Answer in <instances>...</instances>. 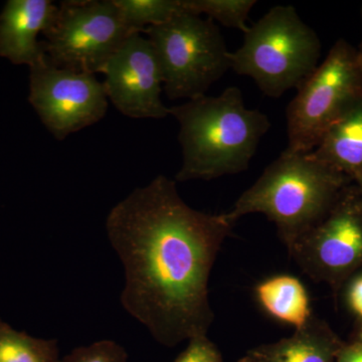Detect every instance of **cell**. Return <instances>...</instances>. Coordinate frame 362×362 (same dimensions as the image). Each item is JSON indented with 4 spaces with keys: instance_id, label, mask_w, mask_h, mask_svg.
Here are the masks:
<instances>
[{
    "instance_id": "1",
    "label": "cell",
    "mask_w": 362,
    "mask_h": 362,
    "mask_svg": "<svg viewBox=\"0 0 362 362\" xmlns=\"http://www.w3.org/2000/svg\"><path fill=\"white\" fill-rule=\"evenodd\" d=\"M233 228L226 214L188 206L162 175L111 209L107 235L125 270L121 304L159 344L207 335L209 276Z\"/></svg>"
},
{
    "instance_id": "2",
    "label": "cell",
    "mask_w": 362,
    "mask_h": 362,
    "mask_svg": "<svg viewBox=\"0 0 362 362\" xmlns=\"http://www.w3.org/2000/svg\"><path fill=\"white\" fill-rule=\"evenodd\" d=\"M169 114L180 124L178 182L244 173L271 128L268 116L247 108L242 90L233 86L220 96L204 95L170 107Z\"/></svg>"
},
{
    "instance_id": "3",
    "label": "cell",
    "mask_w": 362,
    "mask_h": 362,
    "mask_svg": "<svg viewBox=\"0 0 362 362\" xmlns=\"http://www.w3.org/2000/svg\"><path fill=\"white\" fill-rule=\"evenodd\" d=\"M352 182L349 176L310 153L285 149L226 216L235 225L247 214H264L277 226L290 251L329 214Z\"/></svg>"
},
{
    "instance_id": "4",
    "label": "cell",
    "mask_w": 362,
    "mask_h": 362,
    "mask_svg": "<svg viewBox=\"0 0 362 362\" xmlns=\"http://www.w3.org/2000/svg\"><path fill=\"white\" fill-rule=\"evenodd\" d=\"M321 49L318 35L294 6H274L249 26L242 45L230 52V70L251 78L266 96L280 98L310 77Z\"/></svg>"
},
{
    "instance_id": "5",
    "label": "cell",
    "mask_w": 362,
    "mask_h": 362,
    "mask_svg": "<svg viewBox=\"0 0 362 362\" xmlns=\"http://www.w3.org/2000/svg\"><path fill=\"white\" fill-rule=\"evenodd\" d=\"M142 33L153 45L170 100L204 96L230 70V52L211 18L185 11Z\"/></svg>"
},
{
    "instance_id": "6",
    "label": "cell",
    "mask_w": 362,
    "mask_h": 362,
    "mask_svg": "<svg viewBox=\"0 0 362 362\" xmlns=\"http://www.w3.org/2000/svg\"><path fill=\"white\" fill-rule=\"evenodd\" d=\"M361 98L362 61L357 47L338 40L288 105L286 150L310 153Z\"/></svg>"
},
{
    "instance_id": "7",
    "label": "cell",
    "mask_w": 362,
    "mask_h": 362,
    "mask_svg": "<svg viewBox=\"0 0 362 362\" xmlns=\"http://www.w3.org/2000/svg\"><path fill=\"white\" fill-rule=\"evenodd\" d=\"M135 33L114 0H69L58 6L40 45L57 68L96 75Z\"/></svg>"
},
{
    "instance_id": "8",
    "label": "cell",
    "mask_w": 362,
    "mask_h": 362,
    "mask_svg": "<svg viewBox=\"0 0 362 362\" xmlns=\"http://www.w3.org/2000/svg\"><path fill=\"white\" fill-rule=\"evenodd\" d=\"M289 254L303 273L334 292L362 270V201L354 182Z\"/></svg>"
},
{
    "instance_id": "9",
    "label": "cell",
    "mask_w": 362,
    "mask_h": 362,
    "mask_svg": "<svg viewBox=\"0 0 362 362\" xmlns=\"http://www.w3.org/2000/svg\"><path fill=\"white\" fill-rule=\"evenodd\" d=\"M28 101L58 141L99 122L108 109L104 84L96 76L57 68L45 56L30 66Z\"/></svg>"
},
{
    "instance_id": "10",
    "label": "cell",
    "mask_w": 362,
    "mask_h": 362,
    "mask_svg": "<svg viewBox=\"0 0 362 362\" xmlns=\"http://www.w3.org/2000/svg\"><path fill=\"white\" fill-rule=\"evenodd\" d=\"M107 97L123 115L162 119L169 108L161 99L163 81L153 45L142 33L131 35L105 66Z\"/></svg>"
},
{
    "instance_id": "11",
    "label": "cell",
    "mask_w": 362,
    "mask_h": 362,
    "mask_svg": "<svg viewBox=\"0 0 362 362\" xmlns=\"http://www.w3.org/2000/svg\"><path fill=\"white\" fill-rule=\"evenodd\" d=\"M57 11L49 0H8L0 13V57L14 65H35L45 56L37 37Z\"/></svg>"
},
{
    "instance_id": "12",
    "label": "cell",
    "mask_w": 362,
    "mask_h": 362,
    "mask_svg": "<svg viewBox=\"0 0 362 362\" xmlns=\"http://www.w3.org/2000/svg\"><path fill=\"white\" fill-rule=\"evenodd\" d=\"M343 344L325 321L313 316L291 337L259 345L247 356L256 362H335Z\"/></svg>"
},
{
    "instance_id": "13",
    "label": "cell",
    "mask_w": 362,
    "mask_h": 362,
    "mask_svg": "<svg viewBox=\"0 0 362 362\" xmlns=\"http://www.w3.org/2000/svg\"><path fill=\"white\" fill-rule=\"evenodd\" d=\"M310 154L352 180L362 175V98L326 131Z\"/></svg>"
},
{
    "instance_id": "14",
    "label": "cell",
    "mask_w": 362,
    "mask_h": 362,
    "mask_svg": "<svg viewBox=\"0 0 362 362\" xmlns=\"http://www.w3.org/2000/svg\"><path fill=\"white\" fill-rule=\"evenodd\" d=\"M255 294L262 308L272 318L302 329L312 315L310 299L301 281L291 275H279L266 279L255 288Z\"/></svg>"
},
{
    "instance_id": "15",
    "label": "cell",
    "mask_w": 362,
    "mask_h": 362,
    "mask_svg": "<svg viewBox=\"0 0 362 362\" xmlns=\"http://www.w3.org/2000/svg\"><path fill=\"white\" fill-rule=\"evenodd\" d=\"M59 361L57 340L30 337L0 319V362Z\"/></svg>"
},
{
    "instance_id": "16",
    "label": "cell",
    "mask_w": 362,
    "mask_h": 362,
    "mask_svg": "<svg viewBox=\"0 0 362 362\" xmlns=\"http://www.w3.org/2000/svg\"><path fill=\"white\" fill-rule=\"evenodd\" d=\"M124 21L134 32L163 25L185 13L181 0H114Z\"/></svg>"
},
{
    "instance_id": "17",
    "label": "cell",
    "mask_w": 362,
    "mask_h": 362,
    "mask_svg": "<svg viewBox=\"0 0 362 362\" xmlns=\"http://www.w3.org/2000/svg\"><path fill=\"white\" fill-rule=\"evenodd\" d=\"M188 13L202 16L218 21L226 28L246 33L249 26L247 21L256 0H181Z\"/></svg>"
},
{
    "instance_id": "18",
    "label": "cell",
    "mask_w": 362,
    "mask_h": 362,
    "mask_svg": "<svg viewBox=\"0 0 362 362\" xmlns=\"http://www.w3.org/2000/svg\"><path fill=\"white\" fill-rule=\"evenodd\" d=\"M59 362H128V354L113 340H101L71 350Z\"/></svg>"
},
{
    "instance_id": "19",
    "label": "cell",
    "mask_w": 362,
    "mask_h": 362,
    "mask_svg": "<svg viewBox=\"0 0 362 362\" xmlns=\"http://www.w3.org/2000/svg\"><path fill=\"white\" fill-rule=\"evenodd\" d=\"M175 362H223L220 349L207 335L188 340L187 349L175 359Z\"/></svg>"
},
{
    "instance_id": "20",
    "label": "cell",
    "mask_w": 362,
    "mask_h": 362,
    "mask_svg": "<svg viewBox=\"0 0 362 362\" xmlns=\"http://www.w3.org/2000/svg\"><path fill=\"white\" fill-rule=\"evenodd\" d=\"M346 284V303L350 311L362 322V273L354 275Z\"/></svg>"
},
{
    "instance_id": "21",
    "label": "cell",
    "mask_w": 362,
    "mask_h": 362,
    "mask_svg": "<svg viewBox=\"0 0 362 362\" xmlns=\"http://www.w3.org/2000/svg\"><path fill=\"white\" fill-rule=\"evenodd\" d=\"M335 362H362V343L356 341L343 344Z\"/></svg>"
},
{
    "instance_id": "22",
    "label": "cell",
    "mask_w": 362,
    "mask_h": 362,
    "mask_svg": "<svg viewBox=\"0 0 362 362\" xmlns=\"http://www.w3.org/2000/svg\"><path fill=\"white\" fill-rule=\"evenodd\" d=\"M354 185L357 188V192H358L359 197H361L362 201V175L357 176L356 180H354Z\"/></svg>"
},
{
    "instance_id": "23",
    "label": "cell",
    "mask_w": 362,
    "mask_h": 362,
    "mask_svg": "<svg viewBox=\"0 0 362 362\" xmlns=\"http://www.w3.org/2000/svg\"><path fill=\"white\" fill-rule=\"evenodd\" d=\"M361 21H362V6H361ZM357 51H358L359 57H361L362 61V37L361 42H359L358 47H357Z\"/></svg>"
},
{
    "instance_id": "24",
    "label": "cell",
    "mask_w": 362,
    "mask_h": 362,
    "mask_svg": "<svg viewBox=\"0 0 362 362\" xmlns=\"http://www.w3.org/2000/svg\"><path fill=\"white\" fill-rule=\"evenodd\" d=\"M357 341L362 343V322L361 323V327H359L358 332H357Z\"/></svg>"
},
{
    "instance_id": "25",
    "label": "cell",
    "mask_w": 362,
    "mask_h": 362,
    "mask_svg": "<svg viewBox=\"0 0 362 362\" xmlns=\"http://www.w3.org/2000/svg\"><path fill=\"white\" fill-rule=\"evenodd\" d=\"M238 362H256L254 361V359L251 358L249 356H246L245 357H243V358H240L239 361Z\"/></svg>"
}]
</instances>
